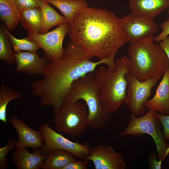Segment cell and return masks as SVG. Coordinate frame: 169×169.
<instances>
[{"label":"cell","instance_id":"obj_1","mask_svg":"<svg viewBox=\"0 0 169 169\" xmlns=\"http://www.w3.org/2000/svg\"><path fill=\"white\" fill-rule=\"evenodd\" d=\"M69 24L71 41L91 58L115 62L117 51L129 42L120 18L105 9L87 6Z\"/></svg>","mask_w":169,"mask_h":169},{"label":"cell","instance_id":"obj_2","mask_svg":"<svg viewBox=\"0 0 169 169\" xmlns=\"http://www.w3.org/2000/svg\"><path fill=\"white\" fill-rule=\"evenodd\" d=\"M91 58L80 46L71 41L64 50L63 58L48 62L44 69V79L32 83L33 95L40 99L42 105L51 107L56 114L75 81L94 72L102 64L111 70L115 68V62L110 60L93 62Z\"/></svg>","mask_w":169,"mask_h":169},{"label":"cell","instance_id":"obj_3","mask_svg":"<svg viewBox=\"0 0 169 169\" xmlns=\"http://www.w3.org/2000/svg\"><path fill=\"white\" fill-rule=\"evenodd\" d=\"M150 34L130 42L127 49L130 62L128 72L141 81L162 78L169 69V60L159 45Z\"/></svg>","mask_w":169,"mask_h":169},{"label":"cell","instance_id":"obj_4","mask_svg":"<svg viewBox=\"0 0 169 169\" xmlns=\"http://www.w3.org/2000/svg\"><path fill=\"white\" fill-rule=\"evenodd\" d=\"M129 62V58L123 55L115 61L114 70L101 66L94 72V81L100 100L108 112L117 111L124 102L127 85L126 75Z\"/></svg>","mask_w":169,"mask_h":169},{"label":"cell","instance_id":"obj_5","mask_svg":"<svg viewBox=\"0 0 169 169\" xmlns=\"http://www.w3.org/2000/svg\"><path fill=\"white\" fill-rule=\"evenodd\" d=\"M94 72L79 78L73 83L64 103L84 100L88 108V126L98 130L110 120L111 113L105 110L100 100L94 81Z\"/></svg>","mask_w":169,"mask_h":169},{"label":"cell","instance_id":"obj_6","mask_svg":"<svg viewBox=\"0 0 169 169\" xmlns=\"http://www.w3.org/2000/svg\"><path fill=\"white\" fill-rule=\"evenodd\" d=\"M156 111L149 110L146 114L140 117H136L132 113L129 123L120 135L138 136L145 134L150 135L156 147L158 160L162 162L169 154V144L161 130L160 123L155 115Z\"/></svg>","mask_w":169,"mask_h":169},{"label":"cell","instance_id":"obj_7","mask_svg":"<svg viewBox=\"0 0 169 169\" xmlns=\"http://www.w3.org/2000/svg\"><path fill=\"white\" fill-rule=\"evenodd\" d=\"M87 108L78 101L64 102L54 117L56 130L72 136L84 134L88 126Z\"/></svg>","mask_w":169,"mask_h":169},{"label":"cell","instance_id":"obj_8","mask_svg":"<svg viewBox=\"0 0 169 169\" xmlns=\"http://www.w3.org/2000/svg\"><path fill=\"white\" fill-rule=\"evenodd\" d=\"M38 131L44 141L43 147L40 150L43 155L54 150L67 151L80 159H85L90 153V143L85 142L83 144L77 141H72L63 136L62 133L57 132L46 123L44 122L39 126Z\"/></svg>","mask_w":169,"mask_h":169},{"label":"cell","instance_id":"obj_9","mask_svg":"<svg viewBox=\"0 0 169 169\" xmlns=\"http://www.w3.org/2000/svg\"><path fill=\"white\" fill-rule=\"evenodd\" d=\"M126 77L127 85L124 103L136 116L143 115L146 112V103L151 95L152 89L158 80L151 78L141 81L128 71Z\"/></svg>","mask_w":169,"mask_h":169},{"label":"cell","instance_id":"obj_10","mask_svg":"<svg viewBox=\"0 0 169 169\" xmlns=\"http://www.w3.org/2000/svg\"><path fill=\"white\" fill-rule=\"evenodd\" d=\"M69 28V23H64L50 32L28 34L27 37L43 49L44 57L48 61L60 60L64 56V49L62 43L65 36L68 33Z\"/></svg>","mask_w":169,"mask_h":169},{"label":"cell","instance_id":"obj_11","mask_svg":"<svg viewBox=\"0 0 169 169\" xmlns=\"http://www.w3.org/2000/svg\"><path fill=\"white\" fill-rule=\"evenodd\" d=\"M120 18L129 42L154 35L159 30V27L154 19L146 15L131 12Z\"/></svg>","mask_w":169,"mask_h":169},{"label":"cell","instance_id":"obj_12","mask_svg":"<svg viewBox=\"0 0 169 169\" xmlns=\"http://www.w3.org/2000/svg\"><path fill=\"white\" fill-rule=\"evenodd\" d=\"M85 159L92 161L95 169H125L126 164L122 154L111 146L98 144L91 148Z\"/></svg>","mask_w":169,"mask_h":169},{"label":"cell","instance_id":"obj_13","mask_svg":"<svg viewBox=\"0 0 169 169\" xmlns=\"http://www.w3.org/2000/svg\"><path fill=\"white\" fill-rule=\"evenodd\" d=\"M9 123L17 131V148L29 147L34 151L42 148L44 141L41 133L28 126L16 117L12 116Z\"/></svg>","mask_w":169,"mask_h":169},{"label":"cell","instance_id":"obj_14","mask_svg":"<svg viewBox=\"0 0 169 169\" xmlns=\"http://www.w3.org/2000/svg\"><path fill=\"white\" fill-rule=\"evenodd\" d=\"M17 64L16 71L24 72L30 75H43L48 60L41 58L36 52H20L15 54Z\"/></svg>","mask_w":169,"mask_h":169},{"label":"cell","instance_id":"obj_15","mask_svg":"<svg viewBox=\"0 0 169 169\" xmlns=\"http://www.w3.org/2000/svg\"><path fill=\"white\" fill-rule=\"evenodd\" d=\"M146 107L162 115H169V69L162 77L154 96L147 101Z\"/></svg>","mask_w":169,"mask_h":169},{"label":"cell","instance_id":"obj_16","mask_svg":"<svg viewBox=\"0 0 169 169\" xmlns=\"http://www.w3.org/2000/svg\"><path fill=\"white\" fill-rule=\"evenodd\" d=\"M12 163L18 169H39L45 160L47 154L43 155L40 150L29 152L27 148H17L11 152Z\"/></svg>","mask_w":169,"mask_h":169},{"label":"cell","instance_id":"obj_17","mask_svg":"<svg viewBox=\"0 0 169 169\" xmlns=\"http://www.w3.org/2000/svg\"><path fill=\"white\" fill-rule=\"evenodd\" d=\"M129 9L133 13L154 19L169 8V0H129Z\"/></svg>","mask_w":169,"mask_h":169},{"label":"cell","instance_id":"obj_18","mask_svg":"<svg viewBox=\"0 0 169 169\" xmlns=\"http://www.w3.org/2000/svg\"><path fill=\"white\" fill-rule=\"evenodd\" d=\"M20 15L14 0H0V18L8 29L13 31L18 25Z\"/></svg>","mask_w":169,"mask_h":169},{"label":"cell","instance_id":"obj_19","mask_svg":"<svg viewBox=\"0 0 169 169\" xmlns=\"http://www.w3.org/2000/svg\"><path fill=\"white\" fill-rule=\"evenodd\" d=\"M58 8L69 23L80 11L88 6L85 0H45Z\"/></svg>","mask_w":169,"mask_h":169},{"label":"cell","instance_id":"obj_20","mask_svg":"<svg viewBox=\"0 0 169 169\" xmlns=\"http://www.w3.org/2000/svg\"><path fill=\"white\" fill-rule=\"evenodd\" d=\"M75 160L74 156L71 153L61 150L49 151L43 162V169H63L67 165Z\"/></svg>","mask_w":169,"mask_h":169},{"label":"cell","instance_id":"obj_21","mask_svg":"<svg viewBox=\"0 0 169 169\" xmlns=\"http://www.w3.org/2000/svg\"><path fill=\"white\" fill-rule=\"evenodd\" d=\"M42 12L40 8L23 10L20 12L19 21L28 34L39 33L42 22Z\"/></svg>","mask_w":169,"mask_h":169},{"label":"cell","instance_id":"obj_22","mask_svg":"<svg viewBox=\"0 0 169 169\" xmlns=\"http://www.w3.org/2000/svg\"><path fill=\"white\" fill-rule=\"evenodd\" d=\"M42 12V22L39 33H44L52 27L64 23H68L64 16L59 14L45 0L40 8Z\"/></svg>","mask_w":169,"mask_h":169},{"label":"cell","instance_id":"obj_23","mask_svg":"<svg viewBox=\"0 0 169 169\" xmlns=\"http://www.w3.org/2000/svg\"><path fill=\"white\" fill-rule=\"evenodd\" d=\"M8 28L3 26L0 28V59L12 64L16 63V53L13 50Z\"/></svg>","mask_w":169,"mask_h":169},{"label":"cell","instance_id":"obj_24","mask_svg":"<svg viewBox=\"0 0 169 169\" xmlns=\"http://www.w3.org/2000/svg\"><path fill=\"white\" fill-rule=\"evenodd\" d=\"M20 93L16 92L12 89L3 84L0 87V120L5 123H7V108L9 101L14 99L21 98Z\"/></svg>","mask_w":169,"mask_h":169},{"label":"cell","instance_id":"obj_25","mask_svg":"<svg viewBox=\"0 0 169 169\" xmlns=\"http://www.w3.org/2000/svg\"><path fill=\"white\" fill-rule=\"evenodd\" d=\"M8 33L11 40L13 50L16 53L19 52L22 50L36 52L38 49L40 48L36 43L27 37L18 39L13 36L8 30Z\"/></svg>","mask_w":169,"mask_h":169},{"label":"cell","instance_id":"obj_26","mask_svg":"<svg viewBox=\"0 0 169 169\" xmlns=\"http://www.w3.org/2000/svg\"><path fill=\"white\" fill-rule=\"evenodd\" d=\"M17 140L13 137L8 140L7 143L4 146L0 148V169H6L8 167L6 156L8 153L16 147Z\"/></svg>","mask_w":169,"mask_h":169},{"label":"cell","instance_id":"obj_27","mask_svg":"<svg viewBox=\"0 0 169 169\" xmlns=\"http://www.w3.org/2000/svg\"><path fill=\"white\" fill-rule=\"evenodd\" d=\"M20 11L26 9L40 8L45 0H14Z\"/></svg>","mask_w":169,"mask_h":169},{"label":"cell","instance_id":"obj_28","mask_svg":"<svg viewBox=\"0 0 169 169\" xmlns=\"http://www.w3.org/2000/svg\"><path fill=\"white\" fill-rule=\"evenodd\" d=\"M155 114L163 127V133L165 139L169 140V115H163L157 111L155 112Z\"/></svg>","mask_w":169,"mask_h":169},{"label":"cell","instance_id":"obj_29","mask_svg":"<svg viewBox=\"0 0 169 169\" xmlns=\"http://www.w3.org/2000/svg\"><path fill=\"white\" fill-rule=\"evenodd\" d=\"M161 32L156 37H154L155 42L160 43L169 35V18L160 24Z\"/></svg>","mask_w":169,"mask_h":169},{"label":"cell","instance_id":"obj_30","mask_svg":"<svg viewBox=\"0 0 169 169\" xmlns=\"http://www.w3.org/2000/svg\"><path fill=\"white\" fill-rule=\"evenodd\" d=\"M89 160L85 159L79 161L75 160L65 166L63 169H87Z\"/></svg>","mask_w":169,"mask_h":169},{"label":"cell","instance_id":"obj_31","mask_svg":"<svg viewBox=\"0 0 169 169\" xmlns=\"http://www.w3.org/2000/svg\"><path fill=\"white\" fill-rule=\"evenodd\" d=\"M156 153L152 152L150 153L148 160L149 169H161L162 162L156 160Z\"/></svg>","mask_w":169,"mask_h":169},{"label":"cell","instance_id":"obj_32","mask_svg":"<svg viewBox=\"0 0 169 169\" xmlns=\"http://www.w3.org/2000/svg\"><path fill=\"white\" fill-rule=\"evenodd\" d=\"M159 45L166 54L169 60V36L159 43Z\"/></svg>","mask_w":169,"mask_h":169},{"label":"cell","instance_id":"obj_33","mask_svg":"<svg viewBox=\"0 0 169 169\" xmlns=\"http://www.w3.org/2000/svg\"><path fill=\"white\" fill-rule=\"evenodd\" d=\"M167 13L169 15V8H168V9L167 10Z\"/></svg>","mask_w":169,"mask_h":169},{"label":"cell","instance_id":"obj_34","mask_svg":"<svg viewBox=\"0 0 169 169\" xmlns=\"http://www.w3.org/2000/svg\"></svg>","mask_w":169,"mask_h":169}]
</instances>
